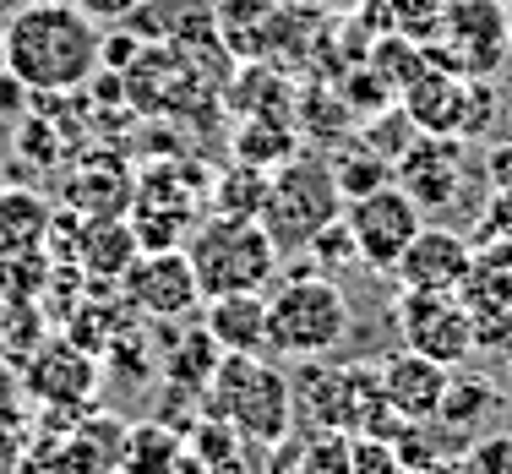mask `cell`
<instances>
[{"instance_id":"obj_1","label":"cell","mask_w":512,"mask_h":474,"mask_svg":"<svg viewBox=\"0 0 512 474\" xmlns=\"http://www.w3.org/2000/svg\"><path fill=\"white\" fill-rule=\"evenodd\" d=\"M6 71L28 93H77L104 71V28L77 6H22L6 22Z\"/></svg>"},{"instance_id":"obj_2","label":"cell","mask_w":512,"mask_h":474,"mask_svg":"<svg viewBox=\"0 0 512 474\" xmlns=\"http://www.w3.org/2000/svg\"><path fill=\"white\" fill-rule=\"evenodd\" d=\"M355 327L338 273L306 267V273H278L267 284V355L284 360H327Z\"/></svg>"},{"instance_id":"obj_3","label":"cell","mask_w":512,"mask_h":474,"mask_svg":"<svg viewBox=\"0 0 512 474\" xmlns=\"http://www.w3.org/2000/svg\"><path fill=\"white\" fill-rule=\"evenodd\" d=\"M202 415L235 425L251 447H267V453H273V447L295 431L289 376L267 355H224L213 366V382L202 387Z\"/></svg>"},{"instance_id":"obj_4","label":"cell","mask_w":512,"mask_h":474,"mask_svg":"<svg viewBox=\"0 0 512 474\" xmlns=\"http://www.w3.org/2000/svg\"><path fill=\"white\" fill-rule=\"evenodd\" d=\"M186 257L197 267L202 300L213 295H262L278 273H284V251L262 229V218H229L213 213L191 229Z\"/></svg>"},{"instance_id":"obj_5","label":"cell","mask_w":512,"mask_h":474,"mask_svg":"<svg viewBox=\"0 0 512 474\" xmlns=\"http://www.w3.org/2000/svg\"><path fill=\"white\" fill-rule=\"evenodd\" d=\"M344 218V191L333 180V164L316 153H295L267 175L262 197V229L273 235L278 251H306L316 229Z\"/></svg>"},{"instance_id":"obj_6","label":"cell","mask_w":512,"mask_h":474,"mask_svg":"<svg viewBox=\"0 0 512 474\" xmlns=\"http://www.w3.org/2000/svg\"><path fill=\"white\" fill-rule=\"evenodd\" d=\"M425 60L458 77H491L512 50V11L507 0H447L436 33L420 44Z\"/></svg>"},{"instance_id":"obj_7","label":"cell","mask_w":512,"mask_h":474,"mask_svg":"<svg viewBox=\"0 0 512 474\" xmlns=\"http://www.w3.org/2000/svg\"><path fill=\"white\" fill-rule=\"evenodd\" d=\"M344 224H349V235H355V257L365 267H376V273H393L398 257L409 251V240L420 235L425 213L398 180H387V186L344 202Z\"/></svg>"},{"instance_id":"obj_8","label":"cell","mask_w":512,"mask_h":474,"mask_svg":"<svg viewBox=\"0 0 512 474\" xmlns=\"http://www.w3.org/2000/svg\"><path fill=\"white\" fill-rule=\"evenodd\" d=\"M131 235L142 251H175L191 240L197 218V186L180 175V164H153L131 191Z\"/></svg>"},{"instance_id":"obj_9","label":"cell","mask_w":512,"mask_h":474,"mask_svg":"<svg viewBox=\"0 0 512 474\" xmlns=\"http://www.w3.org/2000/svg\"><path fill=\"white\" fill-rule=\"evenodd\" d=\"M115 289L131 311L153 316V322H180V316L202 311V284H197V267H191L186 246L137 251V262L120 273Z\"/></svg>"},{"instance_id":"obj_10","label":"cell","mask_w":512,"mask_h":474,"mask_svg":"<svg viewBox=\"0 0 512 474\" xmlns=\"http://www.w3.org/2000/svg\"><path fill=\"white\" fill-rule=\"evenodd\" d=\"M398 327H404V349L436 360V366H447V371H458L474 360V316L463 311L458 295L404 289V300H398Z\"/></svg>"},{"instance_id":"obj_11","label":"cell","mask_w":512,"mask_h":474,"mask_svg":"<svg viewBox=\"0 0 512 474\" xmlns=\"http://www.w3.org/2000/svg\"><path fill=\"white\" fill-rule=\"evenodd\" d=\"M480 251H474L469 235L447 224H420V235L409 240V251L398 257V284L404 289H425V295H458L463 278L474 273Z\"/></svg>"},{"instance_id":"obj_12","label":"cell","mask_w":512,"mask_h":474,"mask_svg":"<svg viewBox=\"0 0 512 474\" xmlns=\"http://www.w3.org/2000/svg\"><path fill=\"white\" fill-rule=\"evenodd\" d=\"M393 180L420 202V213H442L447 202L463 191V142L414 131V142L398 153V164H393Z\"/></svg>"},{"instance_id":"obj_13","label":"cell","mask_w":512,"mask_h":474,"mask_svg":"<svg viewBox=\"0 0 512 474\" xmlns=\"http://www.w3.org/2000/svg\"><path fill=\"white\" fill-rule=\"evenodd\" d=\"M289 376V398H295V420L306 431H355V393H349V366H327V360H295Z\"/></svg>"},{"instance_id":"obj_14","label":"cell","mask_w":512,"mask_h":474,"mask_svg":"<svg viewBox=\"0 0 512 474\" xmlns=\"http://www.w3.org/2000/svg\"><path fill=\"white\" fill-rule=\"evenodd\" d=\"M93 382H99V366H93V355L82 344H71V338L44 344L28 366V393L50 409H82L93 398Z\"/></svg>"},{"instance_id":"obj_15","label":"cell","mask_w":512,"mask_h":474,"mask_svg":"<svg viewBox=\"0 0 512 474\" xmlns=\"http://www.w3.org/2000/svg\"><path fill=\"white\" fill-rule=\"evenodd\" d=\"M447 366L414 355V349H398V355L382 360V393L393 404V415H404L414 425H431L436 409H442V393H447Z\"/></svg>"},{"instance_id":"obj_16","label":"cell","mask_w":512,"mask_h":474,"mask_svg":"<svg viewBox=\"0 0 512 474\" xmlns=\"http://www.w3.org/2000/svg\"><path fill=\"white\" fill-rule=\"evenodd\" d=\"M202 327L224 355H267V289L262 295H213L202 300Z\"/></svg>"},{"instance_id":"obj_17","label":"cell","mask_w":512,"mask_h":474,"mask_svg":"<svg viewBox=\"0 0 512 474\" xmlns=\"http://www.w3.org/2000/svg\"><path fill=\"white\" fill-rule=\"evenodd\" d=\"M17 474H115V464H109V453L88 436V425H66V431L44 425L28 442Z\"/></svg>"},{"instance_id":"obj_18","label":"cell","mask_w":512,"mask_h":474,"mask_svg":"<svg viewBox=\"0 0 512 474\" xmlns=\"http://www.w3.org/2000/svg\"><path fill=\"white\" fill-rule=\"evenodd\" d=\"M186 464V431L169 420H137L126 425V447H120L115 474H180Z\"/></svg>"},{"instance_id":"obj_19","label":"cell","mask_w":512,"mask_h":474,"mask_svg":"<svg viewBox=\"0 0 512 474\" xmlns=\"http://www.w3.org/2000/svg\"><path fill=\"white\" fill-rule=\"evenodd\" d=\"M246 447H251V442L235 431V425L202 415V420L186 431V464H180V474H251Z\"/></svg>"},{"instance_id":"obj_20","label":"cell","mask_w":512,"mask_h":474,"mask_svg":"<svg viewBox=\"0 0 512 474\" xmlns=\"http://www.w3.org/2000/svg\"><path fill=\"white\" fill-rule=\"evenodd\" d=\"M137 251L142 246H137L126 218H93V224L82 229V267H88V278H99L104 289L120 284V273L137 262Z\"/></svg>"},{"instance_id":"obj_21","label":"cell","mask_w":512,"mask_h":474,"mask_svg":"<svg viewBox=\"0 0 512 474\" xmlns=\"http://www.w3.org/2000/svg\"><path fill=\"white\" fill-rule=\"evenodd\" d=\"M502 409V393H496L491 376L480 371H453L447 376V393H442V409H436V420L442 425H458V431H469V425H480L485 415H496Z\"/></svg>"},{"instance_id":"obj_22","label":"cell","mask_w":512,"mask_h":474,"mask_svg":"<svg viewBox=\"0 0 512 474\" xmlns=\"http://www.w3.org/2000/svg\"><path fill=\"white\" fill-rule=\"evenodd\" d=\"M218 360H224V349L213 344V333H207V327H180V344L164 355V371H169V382H180L186 393L202 398V387L213 382Z\"/></svg>"},{"instance_id":"obj_23","label":"cell","mask_w":512,"mask_h":474,"mask_svg":"<svg viewBox=\"0 0 512 474\" xmlns=\"http://www.w3.org/2000/svg\"><path fill=\"white\" fill-rule=\"evenodd\" d=\"M327 164H333V180H338V191H344V202L349 197H365V191H376V186H387V180H393V164H387V153L371 148V137L349 142V148L333 153Z\"/></svg>"},{"instance_id":"obj_24","label":"cell","mask_w":512,"mask_h":474,"mask_svg":"<svg viewBox=\"0 0 512 474\" xmlns=\"http://www.w3.org/2000/svg\"><path fill=\"white\" fill-rule=\"evenodd\" d=\"M262 197H267V169L235 158V169L213 180V213H229V218H262Z\"/></svg>"},{"instance_id":"obj_25","label":"cell","mask_w":512,"mask_h":474,"mask_svg":"<svg viewBox=\"0 0 512 474\" xmlns=\"http://www.w3.org/2000/svg\"><path fill=\"white\" fill-rule=\"evenodd\" d=\"M44 229H50L44 197H33V191H6V197H0V240H6V246H33Z\"/></svg>"},{"instance_id":"obj_26","label":"cell","mask_w":512,"mask_h":474,"mask_svg":"<svg viewBox=\"0 0 512 474\" xmlns=\"http://www.w3.org/2000/svg\"><path fill=\"white\" fill-rule=\"evenodd\" d=\"M295 131L289 126H278V120H267V126H246L235 137V158H246V164L256 169H278L284 158H295Z\"/></svg>"},{"instance_id":"obj_27","label":"cell","mask_w":512,"mask_h":474,"mask_svg":"<svg viewBox=\"0 0 512 474\" xmlns=\"http://www.w3.org/2000/svg\"><path fill=\"white\" fill-rule=\"evenodd\" d=\"M306 251L316 257V267H322V273H338V267L360 262V257H355V235H349L344 218H333L327 229H316V235L306 240Z\"/></svg>"},{"instance_id":"obj_28","label":"cell","mask_w":512,"mask_h":474,"mask_svg":"<svg viewBox=\"0 0 512 474\" xmlns=\"http://www.w3.org/2000/svg\"><path fill=\"white\" fill-rule=\"evenodd\" d=\"M349 474H404V464H398L393 442L349 431Z\"/></svg>"},{"instance_id":"obj_29","label":"cell","mask_w":512,"mask_h":474,"mask_svg":"<svg viewBox=\"0 0 512 474\" xmlns=\"http://www.w3.org/2000/svg\"><path fill=\"white\" fill-rule=\"evenodd\" d=\"M463 474H512V431H491L458 458Z\"/></svg>"},{"instance_id":"obj_30","label":"cell","mask_w":512,"mask_h":474,"mask_svg":"<svg viewBox=\"0 0 512 474\" xmlns=\"http://www.w3.org/2000/svg\"><path fill=\"white\" fill-rule=\"evenodd\" d=\"M447 0H393V22L409 33L414 44H425L436 33V22H442Z\"/></svg>"},{"instance_id":"obj_31","label":"cell","mask_w":512,"mask_h":474,"mask_svg":"<svg viewBox=\"0 0 512 474\" xmlns=\"http://www.w3.org/2000/svg\"><path fill=\"white\" fill-rule=\"evenodd\" d=\"M71 6H77L82 17H93L99 28H120V22H131L148 0H71Z\"/></svg>"},{"instance_id":"obj_32","label":"cell","mask_w":512,"mask_h":474,"mask_svg":"<svg viewBox=\"0 0 512 474\" xmlns=\"http://www.w3.org/2000/svg\"><path fill=\"white\" fill-rule=\"evenodd\" d=\"M22 453H28V436H22V425L0 409V474H17L22 469Z\"/></svg>"},{"instance_id":"obj_33","label":"cell","mask_w":512,"mask_h":474,"mask_svg":"<svg viewBox=\"0 0 512 474\" xmlns=\"http://www.w3.org/2000/svg\"><path fill=\"white\" fill-rule=\"evenodd\" d=\"M491 186L496 191H512V142L491 153Z\"/></svg>"},{"instance_id":"obj_34","label":"cell","mask_w":512,"mask_h":474,"mask_svg":"<svg viewBox=\"0 0 512 474\" xmlns=\"http://www.w3.org/2000/svg\"><path fill=\"white\" fill-rule=\"evenodd\" d=\"M404 474H463V464H458V458H442V453H431L425 464H414V469H404Z\"/></svg>"},{"instance_id":"obj_35","label":"cell","mask_w":512,"mask_h":474,"mask_svg":"<svg viewBox=\"0 0 512 474\" xmlns=\"http://www.w3.org/2000/svg\"><path fill=\"white\" fill-rule=\"evenodd\" d=\"M22 6H28V0H0V22H11V17H17Z\"/></svg>"},{"instance_id":"obj_36","label":"cell","mask_w":512,"mask_h":474,"mask_svg":"<svg viewBox=\"0 0 512 474\" xmlns=\"http://www.w3.org/2000/svg\"><path fill=\"white\" fill-rule=\"evenodd\" d=\"M0 77H6V22H0Z\"/></svg>"},{"instance_id":"obj_37","label":"cell","mask_w":512,"mask_h":474,"mask_svg":"<svg viewBox=\"0 0 512 474\" xmlns=\"http://www.w3.org/2000/svg\"><path fill=\"white\" fill-rule=\"evenodd\" d=\"M28 6H66V0H28Z\"/></svg>"},{"instance_id":"obj_38","label":"cell","mask_w":512,"mask_h":474,"mask_svg":"<svg viewBox=\"0 0 512 474\" xmlns=\"http://www.w3.org/2000/svg\"><path fill=\"white\" fill-rule=\"evenodd\" d=\"M507 137H512V104H507Z\"/></svg>"},{"instance_id":"obj_39","label":"cell","mask_w":512,"mask_h":474,"mask_svg":"<svg viewBox=\"0 0 512 474\" xmlns=\"http://www.w3.org/2000/svg\"><path fill=\"white\" fill-rule=\"evenodd\" d=\"M507 376H512V360H507Z\"/></svg>"}]
</instances>
